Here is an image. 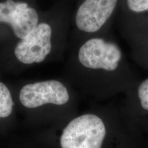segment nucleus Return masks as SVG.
Returning <instances> with one entry per match:
<instances>
[{
  "instance_id": "nucleus-1",
  "label": "nucleus",
  "mask_w": 148,
  "mask_h": 148,
  "mask_svg": "<svg viewBox=\"0 0 148 148\" xmlns=\"http://www.w3.org/2000/svg\"><path fill=\"white\" fill-rule=\"evenodd\" d=\"M77 51V58L83 67L93 71L113 73L119 69L123 53L108 34L83 38Z\"/></svg>"
},
{
  "instance_id": "nucleus-2",
  "label": "nucleus",
  "mask_w": 148,
  "mask_h": 148,
  "mask_svg": "<svg viewBox=\"0 0 148 148\" xmlns=\"http://www.w3.org/2000/svg\"><path fill=\"white\" fill-rule=\"evenodd\" d=\"M122 0H82L73 17L76 30L84 38L108 34Z\"/></svg>"
},
{
  "instance_id": "nucleus-3",
  "label": "nucleus",
  "mask_w": 148,
  "mask_h": 148,
  "mask_svg": "<svg viewBox=\"0 0 148 148\" xmlns=\"http://www.w3.org/2000/svg\"><path fill=\"white\" fill-rule=\"evenodd\" d=\"M63 31L58 32L49 22H39L32 32L16 43L14 49L16 58L25 64L42 62L50 54L54 44L62 40V36H58L65 34Z\"/></svg>"
},
{
  "instance_id": "nucleus-4",
  "label": "nucleus",
  "mask_w": 148,
  "mask_h": 148,
  "mask_svg": "<svg viewBox=\"0 0 148 148\" xmlns=\"http://www.w3.org/2000/svg\"><path fill=\"white\" fill-rule=\"evenodd\" d=\"M106 136L102 120L95 114H86L69 122L60 137L62 148H101Z\"/></svg>"
},
{
  "instance_id": "nucleus-5",
  "label": "nucleus",
  "mask_w": 148,
  "mask_h": 148,
  "mask_svg": "<svg viewBox=\"0 0 148 148\" xmlns=\"http://www.w3.org/2000/svg\"><path fill=\"white\" fill-rule=\"evenodd\" d=\"M39 14L34 7L21 0L0 1V23L6 24L18 39L26 37L39 23Z\"/></svg>"
},
{
  "instance_id": "nucleus-6",
  "label": "nucleus",
  "mask_w": 148,
  "mask_h": 148,
  "mask_svg": "<svg viewBox=\"0 0 148 148\" xmlns=\"http://www.w3.org/2000/svg\"><path fill=\"white\" fill-rule=\"evenodd\" d=\"M19 99L26 108H35L46 103L65 104L69 99V94L62 82L49 79L25 85L20 91Z\"/></svg>"
},
{
  "instance_id": "nucleus-7",
  "label": "nucleus",
  "mask_w": 148,
  "mask_h": 148,
  "mask_svg": "<svg viewBox=\"0 0 148 148\" xmlns=\"http://www.w3.org/2000/svg\"><path fill=\"white\" fill-rule=\"evenodd\" d=\"M119 12L123 19L144 15L148 13V0H122Z\"/></svg>"
},
{
  "instance_id": "nucleus-8",
  "label": "nucleus",
  "mask_w": 148,
  "mask_h": 148,
  "mask_svg": "<svg viewBox=\"0 0 148 148\" xmlns=\"http://www.w3.org/2000/svg\"><path fill=\"white\" fill-rule=\"evenodd\" d=\"M13 105V100L8 88L0 82V118L10 116L12 112Z\"/></svg>"
},
{
  "instance_id": "nucleus-9",
  "label": "nucleus",
  "mask_w": 148,
  "mask_h": 148,
  "mask_svg": "<svg viewBox=\"0 0 148 148\" xmlns=\"http://www.w3.org/2000/svg\"><path fill=\"white\" fill-rule=\"evenodd\" d=\"M137 94L142 108L148 110V78L140 82L138 86Z\"/></svg>"
},
{
  "instance_id": "nucleus-10",
  "label": "nucleus",
  "mask_w": 148,
  "mask_h": 148,
  "mask_svg": "<svg viewBox=\"0 0 148 148\" xmlns=\"http://www.w3.org/2000/svg\"><path fill=\"white\" fill-rule=\"evenodd\" d=\"M146 46H148V45H146Z\"/></svg>"
}]
</instances>
